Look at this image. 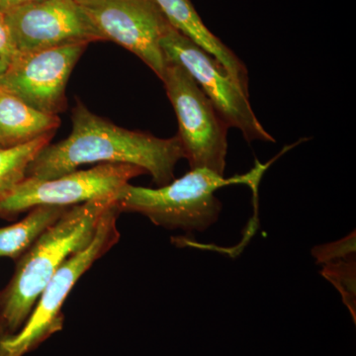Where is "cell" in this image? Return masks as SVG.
<instances>
[{"label":"cell","instance_id":"cell-1","mask_svg":"<svg viewBox=\"0 0 356 356\" xmlns=\"http://www.w3.org/2000/svg\"><path fill=\"white\" fill-rule=\"evenodd\" d=\"M72 123L69 137L47 145L28 166L26 177L53 179L88 163H129L144 168L161 187L175 180V165L185 159L177 135L161 139L119 127L91 112L81 102L72 109Z\"/></svg>","mask_w":356,"mask_h":356},{"label":"cell","instance_id":"cell-2","mask_svg":"<svg viewBox=\"0 0 356 356\" xmlns=\"http://www.w3.org/2000/svg\"><path fill=\"white\" fill-rule=\"evenodd\" d=\"M115 197L72 206L15 261L13 278L0 291V339L20 331L58 269L92 242Z\"/></svg>","mask_w":356,"mask_h":356},{"label":"cell","instance_id":"cell-3","mask_svg":"<svg viewBox=\"0 0 356 356\" xmlns=\"http://www.w3.org/2000/svg\"><path fill=\"white\" fill-rule=\"evenodd\" d=\"M267 166L259 163L248 175L232 178L206 168H193L156 189L127 184L116 194L115 205L120 213H138L166 229L203 232L218 221L222 211L215 192L236 184H248L257 192Z\"/></svg>","mask_w":356,"mask_h":356},{"label":"cell","instance_id":"cell-4","mask_svg":"<svg viewBox=\"0 0 356 356\" xmlns=\"http://www.w3.org/2000/svg\"><path fill=\"white\" fill-rule=\"evenodd\" d=\"M120 214L114 202L100 220L92 242L70 257L44 287L20 331L0 339V356L28 355L64 329L65 300L81 276L120 240L117 228Z\"/></svg>","mask_w":356,"mask_h":356},{"label":"cell","instance_id":"cell-5","mask_svg":"<svg viewBox=\"0 0 356 356\" xmlns=\"http://www.w3.org/2000/svg\"><path fill=\"white\" fill-rule=\"evenodd\" d=\"M161 79L178 122V134L191 170L206 168L224 177L228 126L193 77L168 62Z\"/></svg>","mask_w":356,"mask_h":356},{"label":"cell","instance_id":"cell-6","mask_svg":"<svg viewBox=\"0 0 356 356\" xmlns=\"http://www.w3.org/2000/svg\"><path fill=\"white\" fill-rule=\"evenodd\" d=\"M161 44L166 60L181 65L188 72L229 128L240 130L248 143L275 142L255 116L248 100L250 95L212 56L172 25Z\"/></svg>","mask_w":356,"mask_h":356},{"label":"cell","instance_id":"cell-7","mask_svg":"<svg viewBox=\"0 0 356 356\" xmlns=\"http://www.w3.org/2000/svg\"><path fill=\"white\" fill-rule=\"evenodd\" d=\"M147 175L144 168L129 163H98L86 170H74L53 179L26 177L0 203V219L13 221L39 206L70 207L93 200L113 197L133 178Z\"/></svg>","mask_w":356,"mask_h":356},{"label":"cell","instance_id":"cell-8","mask_svg":"<svg viewBox=\"0 0 356 356\" xmlns=\"http://www.w3.org/2000/svg\"><path fill=\"white\" fill-rule=\"evenodd\" d=\"M104 41H112L140 58L159 79L168 60L161 39L170 24L154 0H76Z\"/></svg>","mask_w":356,"mask_h":356},{"label":"cell","instance_id":"cell-9","mask_svg":"<svg viewBox=\"0 0 356 356\" xmlns=\"http://www.w3.org/2000/svg\"><path fill=\"white\" fill-rule=\"evenodd\" d=\"M88 42L63 44L29 54H18L0 74V89L40 112L63 113L67 108L65 90Z\"/></svg>","mask_w":356,"mask_h":356},{"label":"cell","instance_id":"cell-10","mask_svg":"<svg viewBox=\"0 0 356 356\" xmlns=\"http://www.w3.org/2000/svg\"><path fill=\"white\" fill-rule=\"evenodd\" d=\"M3 16L17 55L77 42L104 41L76 0H41Z\"/></svg>","mask_w":356,"mask_h":356},{"label":"cell","instance_id":"cell-11","mask_svg":"<svg viewBox=\"0 0 356 356\" xmlns=\"http://www.w3.org/2000/svg\"><path fill=\"white\" fill-rule=\"evenodd\" d=\"M168 23L178 32L191 39L206 53L212 56L233 77L238 86L248 92V72L245 64L231 49L215 36L204 24L191 0H154Z\"/></svg>","mask_w":356,"mask_h":356},{"label":"cell","instance_id":"cell-12","mask_svg":"<svg viewBox=\"0 0 356 356\" xmlns=\"http://www.w3.org/2000/svg\"><path fill=\"white\" fill-rule=\"evenodd\" d=\"M60 125L58 115L40 112L0 89V149L20 146L56 133Z\"/></svg>","mask_w":356,"mask_h":356},{"label":"cell","instance_id":"cell-13","mask_svg":"<svg viewBox=\"0 0 356 356\" xmlns=\"http://www.w3.org/2000/svg\"><path fill=\"white\" fill-rule=\"evenodd\" d=\"M70 207L39 206L30 210L27 216L20 222L0 228V257L17 261Z\"/></svg>","mask_w":356,"mask_h":356},{"label":"cell","instance_id":"cell-14","mask_svg":"<svg viewBox=\"0 0 356 356\" xmlns=\"http://www.w3.org/2000/svg\"><path fill=\"white\" fill-rule=\"evenodd\" d=\"M55 133H49L27 144L0 149V203L25 179L28 166L50 144Z\"/></svg>","mask_w":356,"mask_h":356},{"label":"cell","instance_id":"cell-15","mask_svg":"<svg viewBox=\"0 0 356 356\" xmlns=\"http://www.w3.org/2000/svg\"><path fill=\"white\" fill-rule=\"evenodd\" d=\"M355 257L325 264L323 276L332 282L343 296L353 320L356 318Z\"/></svg>","mask_w":356,"mask_h":356},{"label":"cell","instance_id":"cell-16","mask_svg":"<svg viewBox=\"0 0 356 356\" xmlns=\"http://www.w3.org/2000/svg\"><path fill=\"white\" fill-rule=\"evenodd\" d=\"M355 231L337 242L318 245L312 250L317 264H329L355 257Z\"/></svg>","mask_w":356,"mask_h":356},{"label":"cell","instance_id":"cell-17","mask_svg":"<svg viewBox=\"0 0 356 356\" xmlns=\"http://www.w3.org/2000/svg\"><path fill=\"white\" fill-rule=\"evenodd\" d=\"M16 56L17 51L14 48L3 14L0 13V58L8 65Z\"/></svg>","mask_w":356,"mask_h":356},{"label":"cell","instance_id":"cell-18","mask_svg":"<svg viewBox=\"0 0 356 356\" xmlns=\"http://www.w3.org/2000/svg\"><path fill=\"white\" fill-rule=\"evenodd\" d=\"M37 1H41V0H0V13L4 14L18 7Z\"/></svg>","mask_w":356,"mask_h":356},{"label":"cell","instance_id":"cell-19","mask_svg":"<svg viewBox=\"0 0 356 356\" xmlns=\"http://www.w3.org/2000/svg\"><path fill=\"white\" fill-rule=\"evenodd\" d=\"M6 67L7 65L6 63H4L3 60L0 58V74H2L4 72H6Z\"/></svg>","mask_w":356,"mask_h":356}]
</instances>
